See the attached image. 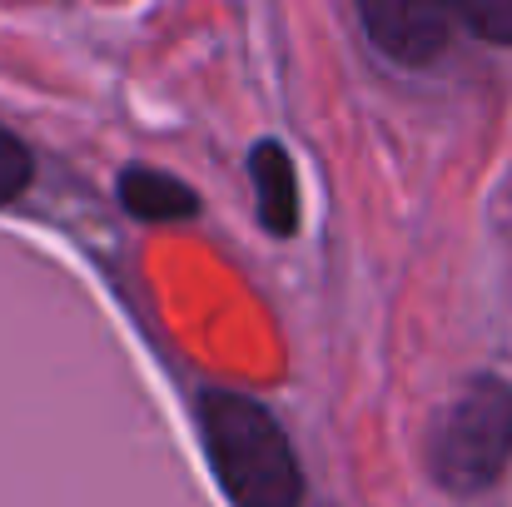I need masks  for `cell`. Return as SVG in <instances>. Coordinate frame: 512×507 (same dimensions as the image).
I'll list each match as a JSON object with an SVG mask.
<instances>
[{
	"mask_svg": "<svg viewBox=\"0 0 512 507\" xmlns=\"http://www.w3.org/2000/svg\"><path fill=\"white\" fill-rule=\"evenodd\" d=\"M30 174H35V160H30V150L0 125V204H10L15 194H25V184H30Z\"/></svg>",
	"mask_w": 512,
	"mask_h": 507,
	"instance_id": "7",
	"label": "cell"
},
{
	"mask_svg": "<svg viewBox=\"0 0 512 507\" xmlns=\"http://www.w3.org/2000/svg\"><path fill=\"white\" fill-rule=\"evenodd\" d=\"M458 25H468L478 40L488 45H512V0H468V5H453Z\"/></svg>",
	"mask_w": 512,
	"mask_h": 507,
	"instance_id": "6",
	"label": "cell"
},
{
	"mask_svg": "<svg viewBox=\"0 0 512 507\" xmlns=\"http://www.w3.org/2000/svg\"><path fill=\"white\" fill-rule=\"evenodd\" d=\"M249 179L259 194V219L269 234L289 239L299 229V179H294V155L279 140H259L249 150Z\"/></svg>",
	"mask_w": 512,
	"mask_h": 507,
	"instance_id": "4",
	"label": "cell"
},
{
	"mask_svg": "<svg viewBox=\"0 0 512 507\" xmlns=\"http://www.w3.org/2000/svg\"><path fill=\"white\" fill-rule=\"evenodd\" d=\"M199 428H204V453L214 463V478L234 507L304 503L299 458L259 398L234 388H209L199 398Z\"/></svg>",
	"mask_w": 512,
	"mask_h": 507,
	"instance_id": "1",
	"label": "cell"
},
{
	"mask_svg": "<svg viewBox=\"0 0 512 507\" xmlns=\"http://www.w3.org/2000/svg\"><path fill=\"white\" fill-rule=\"evenodd\" d=\"M120 199L135 219H150V224H174V219H189L199 209V199L184 179L150 165H135L120 174Z\"/></svg>",
	"mask_w": 512,
	"mask_h": 507,
	"instance_id": "5",
	"label": "cell"
},
{
	"mask_svg": "<svg viewBox=\"0 0 512 507\" xmlns=\"http://www.w3.org/2000/svg\"><path fill=\"white\" fill-rule=\"evenodd\" d=\"M358 20L373 50H383L393 65H428L448 50L458 15L453 5H433V0H363Z\"/></svg>",
	"mask_w": 512,
	"mask_h": 507,
	"instance_id": "3",
	"label": "cell"
},
{
	"mask_svg": "<svg viewBox=\"0 0 512 507\" xmlns=\"http://www.w3.org/2000/svg\"><path fill=\"white\" fill-rule=\"evenodd\" d=\"M512 463V383L498 373L468 378L428 433V473L448 493H488Z\"/></svg>",
	"mask_w": 512,
	"mask_h": 507,
	"instance_id": "2",
	"label": "cell"
}]
</instances>
